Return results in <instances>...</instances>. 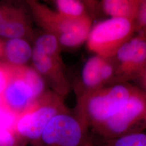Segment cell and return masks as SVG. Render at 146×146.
Here are the masks:
<instances>
[{
  "label": "cell",
  "instance_id": "cell-13",
  "mask_svg": "<svg viewBox=\"0 0 146 146\" xmlns=\"http://www.w3.org/2000/svg\"><path fill=\"white\" fill-rule=\"evenodd\" d=\"M141 0H102L101 9L109 18H122L134 21Z\"/></svg>",
  "mask_w": 146,
  "mask_h": 146
},
{
  "label": "cell",
  "instance_id": "cell-10",
  "mask_svg": "<svg viewBox=\"0 0 146 146\" xmlns=\"http://www.w3.org/2000/svg\"><path fill=\"white\" fill-rule=\"evenodd\" d=\"M0 36L9 38L33 37L30 19L21 7L0 3Z\"/></svg>",
  "mask_w": 146,
  "mask_h": 146
},
{
  "label": "cell",
  "instance_id": "cell-5",
  "mask_svg": "<svg viewBox=\"0 0 146 146\" xmlns=\"http://www.w3.org/2000/svg\"><path fill=\"white\" fill-rule=\"evenodd\" d=\"M69 110L64 98L49 89L17 117L13 129L30 144L40 136L54 116Z\"/></svg>",
  "mask_w": 146,
  "mask_h": 146
},
{
  "label": "cell",
  "instance_id": "cell-3",
  "mask_svg": "<svg viewBox=\"0 0 146 146\" xmlns=\"http://www.w3.org/2000/svg\"><path fill=\"white\" fill-rule=\"evenodd\" d=\"M31 146H94L90 127L74 108L54 116Z\"/></svg>",
  "mask_w": 146,
  "mask_h": 146
},
{
  "label": "cell",
  "instance_id": "cell-2",
  "mask_svg": "<svg viewBox=\"0 0 146 146\" xmlns=\"http://www.w3.org/2000/svg\"><path fill=\"white\" fill-rule=\"evenodd\" d=\"M26 3L37 24L56 37L62 48L76 49L86 42L93 19L74 20L36 1H28Z\"/></svg>",
  "mask_w": 146,
  "mask_h": 146
},
{
  "label": "cell",
  "instance_id": "cell-6",
  "mask_svg": "<svg viewBox=\"0 0 146 146\" xmlns=\"http://www.w3.org/2000/svg\"><path fill=\"white\" fill-rule=\"evenodd\" d=\"M146 129V94L140 89L114 116L92 131L94 137L115 139Z\"/></svg>",
  "mask_w": 146,
  "mask_h": 146
},
{
  "label": "cell",
  "instance_id": "cell-15",
  "mask_svg": "<svg viewBox=\"0 0 146 146\" xmlns=\"http://www.w3.org/2000/svg\"><path fill=\"white\" fill-rule=\"evenodd\" d=\"M33 48L43 54L63 60L62 47L58 38L50 33L43 31L35 39Z\"/></svg>",
  "mask_w": 146,
  "mask_h": 146
},
{
  "label": "cell",
  "instance_id": "cell-18",
  "mask_svg": "<svg viewBox=\"0 0 146 146\" xmlns=\"http://www.w3.org/2000/svg\"><path fill=\"white\" fill-rule=\"evenodd\" d=\"M28 143L13 128L0 127V146H26Z\"/></svg>",
  "mask_w": 146,
  "mask_h": 146
},
{
  "label": "cell",
  "instance_id": "cell-16",
  "mask_svg": "<svg viewBox=\"0 0 146 146\" xmlns=\"http://www.w3.org/2000/svg\"><path fill=\"white\" fill-rule=\"evenodd\" d=\"M94 146H146V134L138 133L111 139L94 137Z\"/></svg>",
  "mask_w": 146,
  "mask_h": 146
},
{
  "label": "cell",
  "instance_id": "cell-23",
  "mask_svg": "<svg viewBox=\"0 0 146 146\" xmlns=\"http://www.w3.org/2000/svg\"><path fill=\"white\" fill-rule=\"evenodd\" d=\"M137 35L140 37L146 40V27L143 28L141 31L136 34Z\"/></svg>",
  "mask_w": 146,
  "mask_h": 146
},
{
  "label": "cell",
  "instance_id": "cell-9",
  "mask_svg": "<svg viewBox=\"0 0 146 146\" xmlns=\"http://www.w3.org/2000/svg\"><path fill=\"white\" fill-rule=\"evenodd\" d=\"M33 67L41 75L50 89L64 98L69 93L72 84L66 73L63 60L52 58L33 49Z\"/></svg>",
  "mask_w": 146,
  "mask_h": 146
},
{
  "label": "cell",
  "instance_id": "cell-7",
  "mask_svg": "<svg viewBox=\"0 0 146 146\" xmlns=\"http://www.w3.org/2000/svg\"><path fill=\"white\" fill-rule=\"evenodd\" d=\"M135 34L134 21L122 18H108L93 25L86 44L93 54L110 58Z\"/></svg>",
  "mask_w": 146,
  "mask_h": 146
},
{
  "label": "cell",
  "instance_id": "cell-14",
  "mask_svg": "<svg viewBox=\"0 0 146 146\" xmlns=\"http://www.w3.org/2000/svg\"><path fill=\"white\" fill-rule=\"evenodd\" d=\"M56 11L61 15L74 20L92 18L87 1L55 0L53 1Z\"/></svg>",
  "mask_w": 146,
  "mask_h": 146
},
{
  "label": "cell",
  "instance_id": "cell-22",
  "mask_svg": "<svg viewBox=\"0 0 146 146\" xmlns=\"http://www.w3.org/2000/svg\"><path fill=\"white\" fill-rule=\"evenodd\" d=\"M133 81L136 84V86L146 94V63Z\"/></svg>",
  "mask_w": 146,
  "mask_h": 146
},
{
  "label": "cell",
  "instance_id": "cell-24",
  "mask_svg": "<svg viewBox=\"0 0 146 146\" xmlns=\"http://www.w3.org/2000/svg\"><path fill=\"white\" fill-rule=\"evenodd\" d=\"M3 47H4V42H2L0 40V58H3Z\"/></svg>",
  "mask_w": 146,
  "mask_h": 146
},
{
  "label": "cell",
  "instance_id": "cell-11",
  "mask_svg": "<svg viewBox=\"0 0 146 146\" xmlns=\"http://www.w3.org/2000/svg\"><path fill=\"white\" fill-rule=\"evenodd\" d=\"M102 58L93 54L84 63L78 79L72 86L76 99L104 87L100 72Z\"/></svg>",
  "mask_w": 146,
  "mask_h": 146
},
{
  "label": "cell",
  "instance_id": "cell-8",
  "mask_svg": "<svg viewBox=\"0 0 146 146\" xmlns=\"http://www.w3.org/2000/svg\"><path fill=\"white\" fill-rule=\"evenodd\" d=\"M117 74L115 84L133 81L146 63V40L135 34L112 56Z\"/></svg>",
  "mask_w": 146,
  "mask_h": 146
},
{
  "label": "cell",
  "instance_id": "cell-19",
  "mask_svg": "<svg viewBox=\"0 0 146 146\" xmlns=\"http://www.w3.org/2000/svg\"><path fill=\"white\" fill-rule=\"evenodd\" d=\"M12 66L0 62V96H2L11 79Z\"/></svg>",
  "mask_w": 146,
  "mask_h": 146
},
{
  "label": "cell",
  "instance_id": "cell-20",
  "mask_svg": "<svg viewBox=\"0 0 146 146\" xmlns=\"http://www.w3.org/2000/svg\"><path fill=\"white\" fill-rule=\"evenodd\" d=\"M17 117L3 105L0 106V127L13 128Z\"/></svg>",
  "mask_w": 146,
  "mask_h": 146
},
{
  "label": "cell",
  "instance_id": "cell-17",
  "mask_svg": "<svg viewBox=\"0 0 146 146\" xmlns=\"http://www.w3.org/2000/svg\"><path fill=\"white\" fill-rule=\"evenodd\" d=\"M100 72L102 82L104 87L115 84L117 68L113 57L103 58Z\"/></svg>",
  "mask_w": 146,
  "mask_h": 146
},
{
  "label": "cell",
  "instance_id": "cell-1",
  "mask_svg": "<svg viewBox=\"0 0 146 146\" xmlns=\"http://www.w3.org/2000/svg\"><path fill=\"white\" fill-rule=\"evenodd\" d=\"M139 90L130 82L112 84L76 99L74 108L92 131L117 114Z\"/></svg>",
  "mask_w": 146,
  "mask_h": 146
},
{
  "label": "cell",
  "instance_id": "cell-12",
  "mask_svg": "<svg viewBox=\"0 0 146 146\" xmlns=\"http://www.w3.org/2000/svg\"><path fill=\"white\" fill-rule=\"evenodd\" d=\"M33 49L28 42L22 38H9L4 43L5 62L15 66H23L32 58Z\"/></svg>",
  "mask_w": 146,
  "mask_h": 146
},
{
  "label": "cell",
  "instance_id": "cell-4",
  "mask_svg": "<svg viewBox=\"0 0 146 146\" xmlns=\"http://www.w3.org/2000/svg\"><path fill=\"white\" fill-rule=\"evenodd\" d=\"M47 86L33 67L12 66L10 81L2 96L3 105L18 117L49 89Z\"/></svg>",
  "mask_w": 146,
  "mask_h": 146
},
{
  "label": "cell",
  "instance_id": "cell-21",
  "mask_svg": "<svg viewBox=\"0 0 146 146\" xmlns=\"http://www.w3.org/2000/svg\"><path fill=\"white\" fill-rule=\"evenodd\" d=\"M136 34L146 27V0H141L134 20Z\"/></svg>",
  "mask_w": 146,
  "mask_h": 146
}]
</instances>
